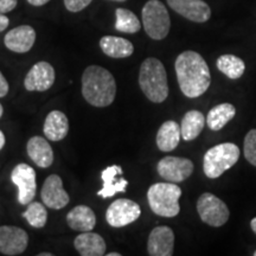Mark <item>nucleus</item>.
Wrapping results in <instances>:
<instances>
[{"instance_id": "nucleus-15", "label": "nucleus", "mask_w": 256, "mask_h": 256, "mask_svg": "<svg viewBox=\"0 0 256 256\" xmlns=\"http://www.w3.org/2000/svg\"><path fill=\"white\" fill-rule=\"evenodd\" d=\"M174 234L170 226H160L151 232L147 241V252L151 256L174 255Z\"/></svg>"}, {"instance_id": "nucleus-21", "label": "nucleus", "mask_w": 256, "mask_h": 256, "mask_svg": "<svg viewBox=\"0 0 256 256\" xmlns=\"http://www.w3.org/2000/svg\"><path fill=\"white\" fill-rule=\"evenodd\" d=\"M180 138L182 130L179 124L174 120L165 121L156 133V146L162 152H171L179 145Z\"/></svg>"}, {"instance_id": "nucleus-3", "label": "nucleus", "mask_w": 256, "mask_h": 256, "mask_svg": "<svg viewBox=\"0 0 256 256\" xmlns=\"http://www.w3.org/2000/svg\"><path fill=\"white\" fill-rule=\"evenodd\" d=\"M139 86L151 102L162 104L168 98V75L164 64L158 58L150 57L144 60L139 72Z\"/></svg>"}, {"instance_id": "nucleus-31", "label": "nucleus", "mask_w": 256, "mask_h": 256, "mask_svg": "<svg viewBox=\"0 0 256 256\" xmlns=\"http://www.w3.org/2000/svg\"><path fill=\"white\" fill-rule=\"evenodd\" d=\"M18 4V0H0V14H8L14 11Z\"/></svg>"}, {"instance_id": "nucleus-22", "label": "nucleus", "mask_w": 256, "mask_h": 256, "mask_svg": "<svg viewBox=\"0 0 256 256\" xmlns=\"http://www.w3.org/2000/svg\"><path fill=\"white\" fill-rule=\"evenodd\" d=\"M66 223L72 230L78 232H92L95 228L96 216L87 206H78L66 215Z\"/></svg>"}, {"instance_id": "nucleus-25", "label": "nucleus", "mask_w": 256, "mask_h": 256, "mask_svg": "<svg viewBox=\"0 0 256 256\" xmlns=\"http://www.w3.org/2000/svg\"><path fill=\"white\" fill-rule=\"evenodd\" d=\"M236 115V108L232 104H220L211 108L206 116V124L210 130H220Z\"/></svg>"}, {"instance_id": "nucleus-38", "label": "nucleus", "mask_w": 256, "mask_h": 256, "mask_svg": "<svg viewBox=\"0 0 256 256\" xmlns=\"http://www.w3.org/2000/svg\"><path fill=\"white\" fill-rule=\"evenodd\" d=\"M40 256H52V254L51 252H40Z\"/></svg>"}, {"instance_id": "nucleus-11", "label": "nucleus", "mask_w": 256, "mask_h": 256, "mask_svg": "<svg viewBox=\"0 0 256 256\" xmlns=\"http://www.w3.org/2000/svg\"><path fill=\"white\" fill-rule=\"evenodd\" d=\"M28 244V232L12 226H0V252L8 256L20 255Z\"/></svg>"}, {"instance_id": "nucleus-18", "label": "nucleus", "mask_w": 256, "mask_h": 256, "mask_svg": "<svg viewBox=\"0 0 256 256\" xmlns=\"http://www.w3.org/2000/svg\"><path fill=\"white\" fill-rule=\"evenodd\" d=\"M28 154L37 166L48 168L54 162V152L46 138L32 136L26 145Z\"/></svg>"}, {"instance_id": "nucleus-35", "label": "nucleus", "mask_w": 256, "mask_h": 256, "mask_svg": "<svg viewBox=\"0 0 256 256\" xmlns=\"http://www.w3.org/2000/svg\"><path fill=\"white\" fill-rule=\"evenodd\" d=\"M5 142H6V140H5L4 133H2V130H0V150H2V147L5 146Z\"/></svg>"}, {"instance_id": "nucleus-36", "label": "nucleus", "mask_w": 256, "mask_h": 256, "mask_svg": "<svg viewBox=\"0 0 256 256\" xmlns=\"http://www.w3.org/2000/svg\"><path fill=\"white\" fill-rule=\"evenodd\" d=\"M250 226H252V232H254L256 234V217H255V218H252V222H250Z\"/></svg>"}, {"instance_id": "nucleus-1", "label": "nucleus", "mask_w": 256, "mask_h": 256, "mask_svg": "<svg viewBox=\"0 0 256 256\" xmlns=\"http://www.w3.org/2000/svg\"><path fill=\"white\" fill-rule=\"evenodd\" d=\"M179 88L188 98H200L210 87L211 75L206 60L196 51H184L174 63Z\"/></svg>"}, {"instance_id": "nucleus-26", "label": "nucleus", "mask_w": 256, "mask_h": 256, "mask_svg": "<svg viewBox=\"0 0 256 256\" xmlns=\"http://www.w3.org/2000/svg\"><path fill=\"white\" fill-rule=\"evenodd\" d=\"M217 69L230 80H238L246 72V64L240 57L235 55H222L217 58Z\"/></svg>"}, {"instance_id": "nucleus-4", "label": "nucleus", "mask_w": 256, "mask_h": 256, "mask_svg": "<svg viewBox=\"0 0 256 256\" xmlns=\"http://www.w3.org/2000/svg\"><path fill=\"white\" fill-rule=\"evenodd\" d=\"M182 188L176 183H156L147 191L150 208L156 215L162 217H176L180 211L179 198Z\"/></svg>"}, {"instance_id": "nucleus-28", "label": "nucleus", "mask_w": 256, "mask_h": 256, "mask_svg": "<svg viewBox=\"0 0 256 256\" xmlns=\"http://www.w3.org/2000/svg\"><path fill=\"white\" fill-rule=\"evenodd\" d=\"M23 217L31 226L40 229L46 224L48 211L42 203L32 202V203L28 204V209L23 212Z\"/></svg>"}, {"instance_id": "nucleus-29", "label": "nucleus", "mask_w": 256, "mask_h": 256, "mask_svg": "<svg viewBox=\"0 0 256 256\" xmlns=\"http://www.w3.org/2000/svg\"><path fill=\"white\" fill-rule=\"evenodd\" d=\"M244 156L256 168V130H250L244 138Z\"/></svg>"}, {"instance_id": "nucleus-8", "label": "nucleus", "mask_w": 256, "mask_h": 256, "mask_svg": "<svg viewBox=\"0 0 256 256\" xmlns=\"http://www.w3.org/2000/svg\"><path fill=\"white\" fill-rule=\"evenodd\" d=\"M140 215H142V209L139 204L126 198H120L108 206L106 220L113 228H122L136 222Z\"/></svg>"}, {"instance_id": "nucleus-19", "label": "nucleus", "mask_w": 256, "mask_h": 256, "mask_svg": "<svg viewBox=\"0 0 256 256\" xmlns=\"http://www.w3.org/2000/svg\"><path fill=\"white\" fill-rule=\"evenodd\" d=\"M76 250L82 256H102L106 254V242L98 234L84 232L80 234L74 241Z\"/></svg>"}, {"instance_id": "nucleus-17", "label": "nucleus", "mask_w": 256, "mask_h": 256, "mask_svg": "<svg viewBox=\"0 0 256 256\" xmlns=\"http://www.w3.org/2000/svg\"><path fill=\"white\" fill-rule=\"evenodd\" d=\"M122 168L118 165L108 166L101 172V179L104 182V188L98 192L101 198H110L115 196L118 192H124L127 188L128 182L122 176Z\"/></svg>"}, {"instance_id": "nucleus-13", "label": "nucleus", "mask_w": 256, "mask_h": 256, "mask_svg": "<svg viewBox=\"0 0 256 256\" xmlns=\"http://www.w3.org/2000/svg\"><path fill=\"white\" fill-rule=\"evenodd\" d=\"M44 206L54 210L63 209L68 206L70 198L63 188V182L60 176L51 174L46 179L40 191Z\"/></svg>"}, {"instance_id": "nucleus-37", "label": "nucleus", "mask_w": 256, "mask_h": 256, "mask_svg": "<svg viewBox=\"0 0 256 256\" xmlns=\"http://www.w3.org/2000/svg\"><path fill=\"white\" fill-rule=\"evenodd\" d=\"M108 256H121L120 252H110V254H107Z\"/></svg>"}, {"instance_id": "nucleus-7", "label": "nucleus", "mask_w": 256, "mask_h": 256, "mask_svg": "<svg viewBox=\"0 0 256 256\" xmlns=\"http://www.w3.org/2000/svg\"><path fill=\"white\" fill-rule=\"evenodd\" d=\"M197 211L204 223L215 228L224 226L230 216L226 204L210 192H206L198 198Z\"/></svg>"}, {"instance_id": "nucleus-30", "label": "nucleus", "mask_w": 256, "mask_h": 256, "mask_svg": "<svg viewBox=\"0 0 256 256\" xmlns=\"http://www.w3.org/2000/svg\"><path fill=\"white\" fill-rule=\"evenodd\" d=\"M92 0H64L66 8L70 12H80L90 5Z\"/></svg>"}, {"instance_id": "nucleus-33", "label": "nucleus", "mask_w": 256, "mask_h": 256, "mask_svg": "<svg viewBox=\"0 0 256 256\" xmlns=\"http://www.w3.org/2000/svg\"><path fill=\"white\" fill-rule=\"evenodd\" d=\"M10 19L6 17L4 14H0V32L5 31L6 28L8 26Z\"/></svg>"}, {"instance_id": "nucleus-6", "label": "nucleus", "mask_w": 256, "mask_h": 256, "mask_svg": "<svg viewBox=\"0 0 256 256\" xmlns=\"http://www.w3.org/2000/svg\"><path fill=\"white\" fill-rule=\"evenodd\" d=\"M142 25L147 36L154 40H162L168 36L171 19L166 6L159 0H148L142 8Z\"/></svg>"}, {"instance_id": "nucleus-39", "label": "nucleus", "mask_w": 256, "mask_h": 256, "mask_svg": "<svg viewBox=\"0 0 256 256\" xmlns=\"http://www.w3.org/2000/svg\"><path fill=\"white\" fill-rule=\"evenodd\" d=\"M2 113H4V108H2V104H0V118L2 116Z\"/></svg>"}, {"instance_id": "nucleus-32", "label": "nucleus", "mask_w": 256, "mask_h": 256, "mask_svg": "<svg viewBox=\"0 0 256 256\" xmlns=\"http://www.w3.org/2000/svg\"><path fill=\"white\" fill-rule=\"evenodd\" d=\"M8 92V83L0 72V98H5Z\"/></svg>"}, {"instance_id": "nucleus-12", "label": "nucleus", "mask_w": 256, "mask_h": 256, "mask_svg": "<svg viewBox=\"0 0 256 256\" xmlns=\"http://www.w3.org/2000/svg\"><path fill=\"white\" fill-rule=\"evenodd\" d=\"M56 74L50 63L38 62L25 76L24 87L28 92H46L54 86Z\"/></svg>"}, {"instance_id": "nucleus-2", "label": "nucleus", "mask_w": 256, "mask_h": 256, "mask_svg": "<svg viewBox=\"0 0 256 256\" xmlns=\"http://www.w3.org/2000/svg\"><path fill=\"white\" fill-rule=\"evenodd\" d=\"M82 95L94 107L110 106L116 95L114 76L102 66H88L82 75Z\"/></svg>"}, {"instance_id": "nucleus-41", "label": "nucleus", "mask_w": 256, "mask_h": 256, "mask_svg": "<svg viewBox=\"0 0 256 256\" xmlns=\"http://www.w3.org/2000/svg\"><path fill=\"white\" fill-rule=\"evenodd\" d=\"M254 256H256V250L254 252Z\"/></svg>"}, {"instance_id": "nucleus-40", "label": "nucleus", "mask_w": 256, "mask_h": 256, "mask_svg": "<svg viewBox=\"0 0 256 256\" xmlns=\"http://www.w3.org/2000/svg\"><path fill=\"white\" fill-rule=\"evenodd\" d=\"M112 2H126V0H112Z\"/></svg>"}, {"instance_id": "nucleus-16", "label": "nucleus", "mask_w": 256, "mask_h": 256, "mask_svg": "<svg viewBox=\"0 0 256 256\" xmlns=\"http://www.w3.org/2000/svg\"><path fill=\"white\" fill-rule=\"evenodd\" d=\"M36 42V31L30 25H20L5 34L4 43L8 50L17 54L30 51Z\"/></svg>"}, {"instance_id": "nucleus-5", "label": "nucleus", "mask_w": 256, "mask_h": 256, "mask_svg": "<svg viewBox=\"0 0 256 256\" xmlns=\"http://www.w3.org/2000/svg\"><path fill=\"white\" fill-rule=\"evenodd\" d=\"M240 159V148L232 142H223L208 150L203 159V171L208 178L216 179L232 168Z\"/></svg>"}, {"instance_id": "nucleus-20", "label": "nucleus", "mask_w": 256, "mask_h": 256, "mask_svg": "<svg viewBox=\"0 0 256 256\" xmlns=\"http://www.w3.org/2000/svg\"><path fill=\"white\" fill-rule=\"evenodd\" d=\"M43 132L46 139L51 142L63 140L69 132V121L66 115L60 110L50 112L44 121Z\"/></svg>"}, {"instance_id": "nucleus-34", "label": "nucleus", "mask_w": 256, "mask_h": 256, "mask_svg": "<svg viewBox=\"0 0 256 256\" xmlns=\"http://www.w3.org/2000/svg\"><path fill=\"white\" fill-rule=\"evenodd\" d=\"M50 0H28V2L32 6H43L49 2Z\"/></svg>"}, {"instance_id": "nucleus-9", "label": "nucleus", "mask_w": 256, "mask_h": 256, "mask_svg": "<svg viewBox=\"0 0 256 256\" xmlns=\"http://www.w3.org/2000/svg\"><path fill=\"white\" fill-rule=\"evenodd\" d=\"M194 162L182 156H165L158 162L156 171L160 177L170 183H182L194 172Z\"/></svg>"}, {"instance_id": "nucleus-14", "label": "nucleus", "mask_w": 256, "mask_h": 256, "mask_svg": "<svg viewBox=\"0 0 256 256\" xmlns=\"http://www.w3.org/2000/svg\"><path fill=\"white\" fill-rule=\"evenodd\" d=\"M166 2L174 12L194 23H206L211 17L210 6L203 0H166Z\"/></svg>"}, {"instance_id": "nucleus-10", "label": "nucleus", "mask_w": 256, "mask_h": 256, "mask_svg": "<svg viewBox=\"0 0 256 256\" xmlns=\"http://www.w3.org/2000/svg\"><path fill=\"white\" fill-rule=\"evenodd\" d=\"M11 180L18 188V202L22 206L31 203L37 191L36 172L28 164H18L11 172Z\"/></svg>"}, {"instance_id": "nucleus-27", "label": "nucleus", "mask_w": 256, "mask_h": 256, "mask_svg": "<svg viewBox=\"0 0 256 256\" xmlns=\"http://www.w3.org/2000/svg\"><path fill=\"white\" fill-rule=\"evenodd\" d=\"M115 17H116L115 28L124 34H136L142 28V24L136 16L127 8H116Z\"/></svg>"}, {"instance_id": "nucleus-23", "label": "nucleus", "mask_w": 256, "mask_h": 256, "mask_svg": "<svg viewBox=\"0 0 256 256\" xmlns=\"http://www.w3.org/2000/svg\"><path fill=\"white\" fill-rule=\"evenodd\" d=\"M100 48L112 58H127L132 56L134 46L128 40L116 36H104L100 40Z\"/></svg>"}, {"instance_id": "nucleus-24", "label": "nucleus", "mask_w": 256, "mask_h": 256, "mask_svg": "<svg viewBox=\"0 0 256 256\" xmlns=\"http://www.w3.org/2000/svg\"><path fill=\"white\" fill-rule=\"evenodd\" d=\"M206 122V119L202 112L188 110V113L184 115L183 120H182V138H183L185 142L194 140L202 133Z\"/></svg>"}]
</instances>
